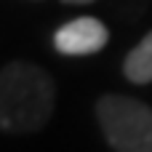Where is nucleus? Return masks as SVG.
Returning <instances> with one entry per match:
<instances>
[{
	"label": "nucleus",
	"mask_w": 152,
	"mask_h": 152,
	"mask_svg": "<svg viewBox=\"0 0 152 152\" xmlns=\"http://www.w3.org/2000/svg\"><path fill=\"white\" fill-rule=\"evenodd\" d=\"M53 104V77L35 61L16 59L0 69V131L35 134L51 120Z\"/></svg>",
	"instance_id": "f257e3e1"
},
{
	"label": "nucleus",
	"mask_w": 152,
	"mask_h": 152,
	"mask_svg": "<svg viewBox=\"0 0 152 152\" xmlns=\"http://www.w3.org/2000/svg\"><path fill=\"white\" fill-rule=\"evenodd\" d=\"M99 128L115 152H152V107L123 96L107 94L96 102Z\"/></svg>",
	"instance_id": "f03ea898"
},
{
	"label": "nucleus",
	"mask_w": 152,
	"mask_h": 152,
	"mask_svg": "<svg viewBox=\"0 0 152 152\" xmlns=\"http://www.w3.org/2000/svg\"><path fill=\"white\" fill-rule=\"evenodd\" d=\"M110 40V29L96 16H77L53 32V48L64 56H91Z\"/></svg>",
	"instance_id": "7ed1b4c3"
},
{
	"label": "nucleus",
	"mask_w": 152,
	"mask_h": 152,
	"mask_svg": "<svg viewBox=\"0 0 152 152\" xmlns=\"http://www.w3.org/2000/svg\"><path fill=\"white\" fill-rule=\"evenodd\" d=\"M123 72L131 83L136 86H147L152 83V32L142 37V43L126 56L123 61Z\"/></svg>",
	"instance_id": "20e7f679"
},
{
	"label": "nucleus",
	"mask_w": 152,
	"mask_h": 152,
	"mask_svg": "<svg viewBox=\"0 0 152 152\" xmlns=\"http://www.w3.org/2000/svg\"><path fill=\"white\" fill-rule=\"evenodd\" d=\"M61 3H67V5H88L94 0H61Z\"/></svg>",
	"instance_id": "39448f33"
}]
</instances>
